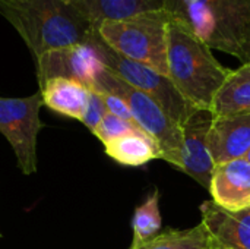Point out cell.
I'll list each match as a JSON object with an SVG mask.
<instances>
[{
    "mask_svg": "<svg viewBox=\"0 0 250 249\" xmlns=\"http://www.w3.org/2000/svg\"><path fill=\"white\" fill-rule=\"evenodd\" d=\"M0 15L16 29L34 60L86 44L95 25L70 0H0Z\"/></svg>",
    "mask_w": 250,
    "mask_h": 249,
    "instance_id": "obj_1",
    "label": "cell"
},
{
    "mask_svg": "<svg viewBox=\"0 0 250 249\" xmlns=\"http://www.w3.org/2000/svg\"><path fill=\"white\" fill-rule=\"evenodd\" d=\"M168 78L195 110H211L214 95L230 75L212 48L188 25L171 16L167 37Z\"/></svg>",
    "mask_w": 250,
    "mask_h": 249,
    "instance_id": "obj_2",
    "label": "cell"
},
{
    "mask_svg": "<svg viewBox=\"0 0 250 249\" xmlns=\"http://www.w3.org/2000/svg\"><path fill=\"white\" fill-rule=\"evenodd\" d=\"M164 9L211 48L250 60V0H164Z\"/></svg>",
    "mask_w": 250,
    "mask_h": 249,
    "instance_id": "obj_3",
    "label": "cell"
},
{
    "mask_svg": "<svg viewBox=\"0 0 250 249\" xmlns=\"http://www.w3.org/2000/svg\"><path fill=\"white\" fill-rule=\"evenodd\" d=\"M171 15L166 9L104 21L97 26L103 41L126 59L146 65L168 76L167 37Z\"/></svg>",
    "mask_w": 250,
    "mask_h": 249,
    "instance_id": "obj_4",
    "label": "cell"
},
{
    "mask_svg": "<svg viewBox=\"0 0 250 249\" xmlns=\"http://www.w3.org/2000/svg\"><path fill=\"white\" fill-rule=\"evenodd\" d=\"M91 88L107 91L125 100L130 109L133 122L158 145L161 158L177 169L182 167V126L155 100L133 88L105 68L97 73Z\"/></svg>",
    "mask_w": 250,
    "mask_h": 249,
    "instance_id": "obj_5",
    "label": "cell"
},
{
    "mask_svg": "<svg viewBox=\"0 0 250 249\" xmlns=\"http://www.w3.org/2000/svg\"><path fill=\"white\" fill-rule=\"evenodd\" d=\"M88 43L92 45L105 69L111 70L125 82L155 100L163 110L180 126L195 112V109L177 91L168 76L154 70L146 65L133 62L116 53L103 41L98 31L92 34Z\"/></svg>",
    "mask_w": 250,
    "mask_h": 249,
    "instance_id": "obj_6",
    "label": "cell"
},
{
    "mask_svg": "<svg viewBox=\"0 0 250 249\" xmlns=\"http://www.w3.org/2000/svg\"><path fill=\"white\" fill-rule=\"evenodd\" d=\"M42 104L40 91L23 98L0 97V132L13 148L18 166L25 175L37 172V136L42 128Z\"/></svg>",
    "mask_w": 250,
    "mask_h": 249,
    "instance_id": "obj_7",
    "label": "cell"
},
{
    "mask_svg": "<svg viewBox=\"0 0 250 249\" xmlns=\"http://www.w3.org/2000/svg\"><path fill=\"white\" fill-rule=\"evenodd\" d=\"M40 87L54 78H64L92 87L97 73L104 68L89 43L48 51L35 60Z\"/></svg>",
    "mask_w": 250,
    "mask_h": 249,
    "instance_id": "obj_8",
    "label": "cell"
},
{
    "mask_svg": "<svg viewBox=\"0 0 250 249\" xmlns=\"http://www.w3.org/2000/svg\"><path fill=\"white\" fill-rule=\"evenodd\" d=\"M212 114L208 110H195L182 125V167L180 170L209 189L214 161L209 150V129Z\"/></svg>",
    "mask_w": 250,
    "mask_h": 249,
    "instance_id": "obj_9",
    "label": "cell"
},
{
    "mask_svg": "<svg viewBox=\"0 0 250 249\" xmlns=\"http://www.w3.org/2000/svg\"><path fill=\"white\" fill-rule=\"evenodd\" d=\"M201 217L209 249H250V208L227 211L211 200L201 205Z\"/></svg>",
    "mask_w": 250,
    "mask_h": 249,
    "instance_id": "obj_10",
    "label": "cell"
},
{
    "mask_svg": "<svg viewBox=\"0 0 250 249\" xmlns=\"http://www.w3.org/2000/svg\"><path fill=\"white\" fill-rule=\"evenodd\" d=\"M208 191L212 201L227 211L250 208L249 160L245 157L215 164Z\"/></svg>",
    "mask_w": 250,
    "mask_h": 249,
    "instance_id": "obj_11",
    "label": "cell"
},
{
    "mask_svg": "<svg viewBox=\"0 0 250 249\" xmlns=\"http://www.w3.org/2000/svg\"><path fill=\"white\" fill-rule=\"evenodd\" d=\"M208 138L214 164L248 157L250 153V114L212 117Z\"/></svg>",
    "mask_w": 250,
    "mask_h": 249,
    "instance_id": "obj_12",
    "label": "cell"
},
{
    "mask_svg": "<svg viewBox=\"0 0 250 249\" xmlns=\"http://www.w3.org/2000/svg\"><path fill=\"white\" fill-rule=\"evenodd\" d=\"M212 117L250 114V60L226 78L211 104Z\"/></svg>",
    "mask_w": 250,
    "mask_h": 249,
    "instance_id": "obj_13",
    "label": "cell"
},
{
    "mask_svg": "<svg viewBox=\"0 0 250 249\" xmlns=\"http://www.w3.org/2000/svg\"><path fill=\"white\" fill-rule=\"evenodd\" d=\"M91 88L82 82L64 78H54L40 87L44 104L63 116L82 120Z\"/></svg>",
    "mask_w": 250,
    "mask_h": 249,
    "instance_id": "obj_14",
    "label": "cell"
},
{
    "mask_svg": "<svg viewBox=\"0 0 250 249\" xmlns=\"http://www.w3.org/2000/svg\"><path fill=\"white\" fill-rule=\"evenodd\" d=\"M95 28L104 21L125 19L141 12L164 9V0H70Z\"/></svg>",
    "mask_w": 250,
    "mask_h": 249,
    "instance_id": "obj_15",
    "label": "cell"
},
{
    "mask_svg": "<svg viewBox=\"0 0 250 249\" xmlns=\"http://www.w3.org/2000/svg\"><path fill=\"white\" fill-rule=\"evenodd\" d=\"M108 157L125 166H142L151 160L161 158L158 145L144 132H132L104 144Z\"/></svg>",
    "mask_w": 250,
    "mask_h": 249,
    "instance_id": "obj_16",
    "label": "cell"
},
{
    "mask_svg": "<svg viewBox=\"0 0 250 249\" xmlns=\"http://www.w3.org/2000/svg\"><path fill=\"white\" fill-rule=\"evenodd\" d=\"M130 249H209V236L202 223L190 229H168Z\"/></svg>",
    "mask_w": 250,
    "mask_h": 249,
    "instance_id": "obj_17",
    "label": "cell"
},
{
    "mask_svg": "<svg viewBox=\"0 0 250 249\" xmlns=\"http://www.w3.org/2000/svg\"><path fill=\"white\" fill-rule=\"evenodd\" d=\"M160 194H154L135 210L133 216V242L132 245H139L157 236L161 230V213H160Z\"/></svg>",
    "mask_w": 250,
    "mask_h": 249,
    "instance_id": "obj_18",
    "label": "cell"
},
{
    "mask_svg": "<svg viewBox=\"0 0 250 249\" xmlns=\"http://www.w3.org/2000/svg\"><path fill=\"white\" fill-rule=\"evenodd\" d=\"M132 132H142L136 125L126 122L111 113H107L104 116V119L101 120V123L98 125V128L95 129L94 135L103 142L107 144L110 141H114L123 135L132 134ZM145 134V132H144Z\"/></svg>",
    "mask_w": 250,
    "mask_h": 249,
    "instance_id": "obj_19",
    "label": "cell"
},
{
    "mask_svg": "<svg viewBox=\"0 0 250 249\" xmlns=\"http://www.w3.org/2000/svg\"><path fill=\"white\" fill-rule=\"evenodd\" d=\"M107 113H108V110L105 107V103H104L101 94L97 90L91 88L88 104H86V110H85V114H83L81 122L94 134L95 129L98 128V125L101 123V120L104 119V116Z\"/></svg>",
    "mask_w": 250,
    "mask_h": 249,
    "instance_id": "obj_20",
    "label": "cell"
},
{
    "mask_svg": "<svg viewBox=\"0 0 250 249\" xmlns=\"http://www.w3.org/2000/svg\"><path fill=\"white\" fill-rule=\"evenodd\" d=\"M97 91L101 94V97H103V100L105 103V107H107L108 113H111V114H114V116H117V117H120V119H123L126 122H130V123L136 125L133 122V116L130 113V109H129V106L126 104L125 100H122L120 97H117L114 94H110L107 91H101V90H97Z\"/></svg>",
    "mask_w": 250,
    "mask_h": 249,
    "instance_id": "obj_21",
    "label": "cell"
},
{
    "mask_svg": "<svg viewBox=\"0 0 250 249\" xmlns=\"http://www.w3.org/2000/svg\"><path fill=\"white\" fill-rule=\"evenodd\" d=\"M246 158H248V160H249V161H250V153H249V154H248V157H246Z\"/></svg>",
    "mask_w": 250,
    "mask_h": 249,
    "instance_id": "obj_22",
    "label": "cell"
}]
</instances>
